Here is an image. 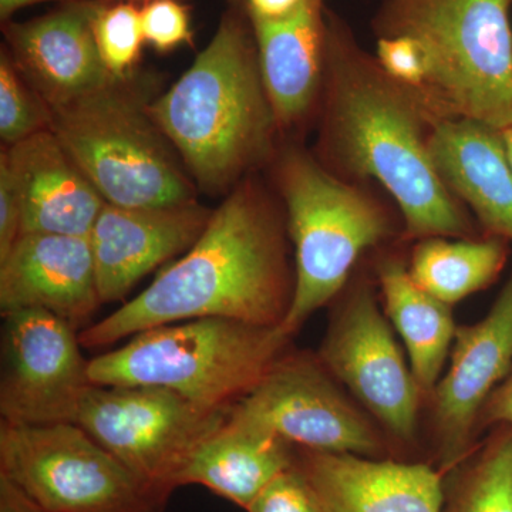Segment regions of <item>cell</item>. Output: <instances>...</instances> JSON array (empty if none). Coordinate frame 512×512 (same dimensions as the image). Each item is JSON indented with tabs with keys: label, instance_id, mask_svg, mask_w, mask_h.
Segmentation results:
<instances>
[{
	"label": "cell",
	"instance_id": "cell-1",
	"mask_svg": "<svg viewBox=\"0 0 512 512\" xmlns=\"http://www.w3.org/2000/svg\"><path fill=\"white\" fill-rule=\"evenodd\" d=\"M325 156L350 177L372 178L399 205L407 238H470V212L443 183L430 154L436 117L326 13Z\"/></svg>",
	"mask_w": 512,
	"mask_h": 512
},
{
	"label": "cell",
	"instance_id": "cell-2",
	"mask_svg": "<svg viewBox=\"0 0 512 512\" xmlns=\"http://www.w3.org/2000/svg\"><path fill=\"white\" fill-rule=\"evenodd\" d=\"M284 225L252 184L228 195L198 241L126 305L87 326L80 345L104 348L144 330L220 318L276 328L291 306Z\"/></svg>",
	"mask_w": 512,
	"mask_h": 512
},
{
	"label": "cell",
	"instance_id": "cell-3",
	"mask_svg": "<svg viewBox=\"0 0 512 512\" xmlns=\"http://www.w3.org/2000/svg\"><path fill=\"white\" fill-rule=\"evenodd\" d=\"M148 113L201 190H229L271 154L278 130L254 36L235 16Z\"/></svg>",
	"mask_w": 512,
	"mask_h": 512
},
{
	"label": "cell",
	"instance_id": "cell-4",
	"mask_svg": "<svg viewBox=\"0 0 512 512\" xmlns=\"http://www.w3.org/2000/svg\"><path fill=\"white\" fill-rule=\"evenodd\" d=\"M512 0H383L377 37L409 36L427 77L416 94L441 119L512 127Z\"/></svg>",
	"mask_w": 512,
	"mask_h": 512
},
{
	"label": "cell",
	"instance_id": "cell-5",
	"mask_svg": "<svg viewBox=\"0 0 512 512\" xmlns=\"http://www.w3.org/2000/svg\"><path fill=\"white\" fill-rule=\"evenodd\" d=\"M279 329L205 318L157 326L89 360L96 386L170 390L192 403L231 410L281 359L289 342Z\"/></svg>",
	"mask_w": 512,
	"mask_h": 512
},
{
	"label": "cell",
	"instance_id": "cell-6",
	"mask_svg": "<svg viewBox=\"0 0 512 512\" xmlns=\"http://www.w3.org/2000/svg\"><path fill=\"white\" fill-rule=\"evenodd\" d=\"M278 184L296 256L292 302L279 329L292 338L345 288L357 259L389 238L393 225L372 195L301 150L282 156Z\"/></svg>",
	"mask_w": 512,
	"mask_h": 512
},
{
	"label": "cell",
	"instance_id": "cell-7",
	"mask_svg": "<svg viewBox=\"0 0 512 512\" xmlns=\"http://www.w3.org/2000/svg\"><path fill=\"white\" fill-rule=\"evenodd\" d=\"M114 80L49 107L50 130L107 204L156 208L195 201V188L147 106Z\"/></svg>",
	"mask_w": 512,
	"mask_h": 512
},
{
	"label": "cell",
	"instance_id": "cell-8",
	"mask_svg": "<svg viewBox=\"0 0 512 512\" xmlns=\"http://www.w3.org/2000/svg\"><path fill=\"white\" fill-rule=\"evenodd\" d=\"M0 474L46 512H163L167 503L74 423L2 421Z\"/></svg>",
	"mask_w": 512,
	"mask_h": 512
},
{
	"label": "cell",
	"instance_id": "cell-9",
	"mask_svg": "<svg viewBox=\"0 0 512 512\" xmlns=\"http://www.w3.org/2000/svg\"><path fill=\"white\" fill-rule=\"evenodd\" d=\"M228 413L157 387L92 384L73 423L168 498L191 451L225 426Z\"/></svg>",
	"mask_w": 512,
	"mask_h": 512
},
{
	"label": "cell",
	"instance_id": "cell-10",
	"mask_svg": "<svg viewBox=\"0 0 512 512\" xmlns=\"http://www.w3.org/2000/svg\"><path fill=\"white\" fill-rule=\"evenodd\" d=\"M336 382L319 357L284 355L231 407L225 426L278 437L303 450L386 458L382 430Z\"/></svg>",
	"mask_w": 512,
	"mask_h": 512
},
{
	"label": "cell",
	"instance_id": "cell-11",
	"mask_svg": "<svg viewBox=\"0 0 512 512\" xmlns=\"http://www.w3.org/2000/svg\"><path fill=\"white\" fill-rule=\"evenodd\" d=\"M319 360L394 440H416L424 394L369 285L353 286L339 306Z\"/></svg>",
	"mask_w": 512,
	"mask_h": 512
},
{
	"label": "cell",
	"instance_id": "cell-12",
	"mask_svg": "<svg viewBox=\"0 0 512 512\" xmlns=\"http://www.w3.org/2000/svg\"><path fill=\"white\" fill-rule=\"evenodd\" d=\"M0 414L3 423H73L92 383L76 329L40 309L3 315Z\"/></svg>",
	"mask_w": 512,
	"mask_h": 512
},
{
	"label": "cell",
	"instance_id": "cell-13",
	"mask_svg": "<svg viewBox=\"0 0 512 512\" xmlns=\"http://www.w3.org/2000/svg\"><path fill=\"white\" fill-rule=\"evenodd\" d=\"M511 369L512 272L488 315L457 328L450 366L431 393L441 473L456 470L473 453L481 410Z\"/></svg>",
	"mask_w": 512,
	"mask_h": 512
},
{
	"label": "cell",
	"instance_id": "cell-14",
	"mask_svg": "<svg viewBox=\"0 0 512 512\" xmlns=\"http://www.w3.org/2000/svg\"><path fill=\"white\" fill-rule=\"evenodd\" d=\"M211 215L197 201L156 208L106 202L89 237L101 303L120 301L144 276L187 252Z\"/></svg>",
	"mask_w": 512,
	"mask_h": 512
},
{
	"label": "cell",
	"instance_id": "cell-15",
	"mask_svg": "<svg viewBox=\"0 0 512 512\" xmlns=\"http://www.w3.org/2000/svg\"><path fill=\"white\" fill-rule=\"evenodd\" d=\"M101 305L89 238L20 235L0 261V312L40 309L77 329Z\"/></svg>",
	"mask_w": 512,
	"mask_h": 512
},
{
	"label": "cell",
	"instance_id": "cell-16",
	"mask_svg": "<svg viewBox=\"0 0 512 512\" xmlns=\"http://www.w3.org/2000/svg\"><path fill=\"white\" fill-rule=\"evenodd\" d=\"M296 467L328 512H443V473L421 463L303 450Z\"/></svg>",
	"mask_w": 512,
	"mask_h": 512
},
{
	"label": "cell",
	"instance_id": "cell-17",
	"mask_svg": "<svg viewBox=\"0 0 512 512\" xmlns=\"http://www.w3.org/2000/svg\"><path fill=\"white\" fill-rule=\"evenodd\" d=\"M96 6L72 3L42 18L9 25L6 35L13 62L47 109L116 80L107 72L94 40Z\"/></svg>",
	"mask_w": 512,
	"mask_h": 512
},
{
	"label": "cell",
	"instance_id": "cell-18",
	"mask_svg": "<svg viewBox=\"0 0 512 512\" xmlns=\"http://www.w3.org/2000/svg\"><path fill=\"white\" fill-rule=\"evenodd\" d=\"M18 187L23 234L89 238L106 201L52 130L2 151Z\"/></svg>",
	"mask_w": 512,
	"mask_h": 512
},
{
	"label": "cell",
	"instance_id": "cell-19",
	"mask_svg": "<svg viewBox=\"0 0 512 512\" xmlns=\"http://www.w3.org/2000/svg\"><path fill=\"white\" fill-rule=\"evenodd\" d=\"M434 167L451 194L484 229L512 242V167L503 136L466 119H441L430 136Z\"/></svg>",
	"mask_w": 512,
	"mask_h": 512
},
{
	"label": "cell",
	"instance_id": "cell-20",
	"mask_svg": "<svg viewBox=\"0 0 512 512\" xmlns=\"http://www.w3.org/2000/svg\"><path fill=\"white\" fill-rule=\"evenodd\" d=\"M326 10L302 0L278 19L251 18L259 69L279 127L301 123L323 87Z\"/></svg>",
	"mask_w": 512,
	"mask_h": 512
},
{
	"label": "cell",
	"instance_id": "cell-21",
	"mask_svg": "<svg viewBox=\"0 0 512 512\" xmlns=\"http://www.w3.org/2000/svg\"><path fill=\"white\" fill-rule=\"evenodd\" d=\"M291 444L224 426L187 457L177 487L198 484L248 510L276 477L295 466Z\"/></svg>",
	"mask_w": 512,
	"mask_h": 512
},
{
	"label": "cell",
	"instance_id": "cell-22",
	"mask_svg": "<svg viewBox=\"0 0 512 512\" xmlns=\"http://www.w3.org/2000/svg\"><path fill=\"white\" fill-rule=\"evenodd\" d=\"M386 315L406 345L414 379L424 396L434 392L456 338L451 306L420 288L400 259L377 268Z\"/></svg>",
	"mask_w": 512,
	"mask_h": 512
},
{
	"label": "cell",
	"instance_id": "cell-23",
	"mask_svg": "<svg viewBox=\"0 0 512 512\" xmlns=\"http://www.w3.org/2000/svg\"><path fill=\"white\" fill-rule=\"evenodd\" d=\"M510 242L497 237L420 239L409 272L420 288L447 305L483 291L507 265Z\"/></svg>",
	"mask_w": 512,
	"mask_h": 512
},
{
	"label": "cell",
	"instance_id": "cell-24",
	"mask_svg": "<svg viewBox=\"0 0 512 512\" xmlns=\"http://www.w3.org/2000/svg\"><path fill=\"white\" fill-rule=\"evenodd\" d=\"M454 471L444 512H512V427L497 426Z\"/></svg>",
	"mask_w": 512,
	"mask_h": 512
},
{
	"label": "cell",
	"instance_id": "cell-25",
	"mask_svg": "<svg viewBox=\"0 0 512 512\" xmlns=\"http://www.w3.org/2000/svg\"><path fill=\"white\" fill-rule=\"evenodd\" d=\"M50 130L45 101L33 90L8 53L0 57V137L15 146L40 131Z\"/></svg>",
	"mask_w": 512,
	"mask_h": 512
},
{
	"label": "cell",
	"instance_id": "cell-26",
	"mask_svg": "<svg viewBox=\"0 0 512 512\" xmlns=\"http://www.w3.org/2000/svg\"><path fill=\"white\" fill-rule=\"evenodd\" d=\"M93 35L101 60L113 79L127 76L146 42L141 26V10L133 3L96 6Z\"/></svg>",
	"mask_w": 512,
	"mask_h": 512
},
{
	"label": "cell",
	"instance_id": "cell-27",
	"mask_svg": "<svg viewBox=\"0 0 512 512\" xmlns=\"http://www.w3.org/2000/svg\"><path fill=\"white\" fill-rule=\"evenodd\" d=\"M248 512H328L298 467L276 477L249 505Z\"/></svg>",
	"mask_w": 512,
	"mask_h": 512
},
{
	"label": "cell",
	"instance_id": "cell-28",
	"mask_svg": "<svg viewBox=\"0 0 512 512\" xmlns=\"http://www.w3.org/2000/svg\"><path fill=\"white\" fill-rule=\"evenodd\" d=\"M377 62L397 83L420 94L427 77L426 56L409 36L377 37Z\"/></svg>",
	"mask_w": 512,
	"mask_h": 512
},
{
	"label": "cell",
	"instance_id": "cell-29",
	"mask_svg": "<svg viewBox=\"0 0 512 512\" xmlns=\"http://www.w3.org/2000/svg\"><path fill=\"white\" fill-rule=\"evenodd\" d=\"M144 40L158 52L191 42L190 15L177 0H151L141 9Z\"/></svg>",
	"mask_w": 512,
	"mask_h": 512
},
{
	"label": "cell",
	"instance_id": "cell-30",
	"mask_svg": "<svg viewBox=\"0 0 512 512\" xmlns=\"http://www.w3.org/2000/svg\"><path fill=\"white\" fill-rule=\"evenodd\" d=\"M22 235V205L8 158L0 156V261Z\"/></svg>",
	"mask_w": 512,
	"mask_h": 512
},
{
	"label": "cell",
	"instance_id": "cell-31",
	"mask_svg": "<svg viewBox=\"0 0 512 512\" xmlns=\"http://www.w3.org/2000/svg\"><path fill=\"white\" fill-rule=\"evenodd\" d=\"M490 426L512 427V369L485 402L478 417L477 433Z\"/></svg>",
	"mask_w": 512,
	"mask_h": 512
},
{
	"label": "cell",
	"instance_id": "cell-32",
	"mask_svg": "<svg viewBox=\"0 0 512 512\" xmlns=\"http://www.w3.org/2000/svg\"><path fill=\"white\" fill-rule=\"evenodd\" d=\"M0 512H46L10 478L0 474Z\"/></svg>",
	"mask_w": 512,
	"mask_h": 512
},
{
	"label": "cell",
	"instance_id": "cell-33",
	"mask_svg": "<svg viewBox=\"0 0 512 512\" xmlns=\"http://www.w3.org/2000/svg\"><path fill=\"white\" fill-rule=\"evenodd\" d=\"M302 0H248L249 16L278 19L298 8Z\"/></svg>",
	"mask_w": 512,
	"mask_h": 512
},
{
	"label": "cell",
	"instance_id": "cell-34",
	"mask_svg": "<svg viewBox=\"0 0 512 512\" xmlns=\"http://www.w3.org/2000/svg\"><path fill=\"white\" fill-rule=\"evenodd\" d=\"M43 2H53V0H0V16L5 20L18 10L26 8V6Z\"/></svg>",
	"mask_w": 512,
	"mask_h": 512
},
{
	"label": "cell",
	"instance_id": "cell-35",
	"mask_svg": "<svg viewBox=\"0 0 512 512\" xmlns=\"http://www.w3.org/2000/svg\"><path fill=\"white\" fill-rule=\"evenodd\" d=\"M501 136H503L505 151H507L508 160H510L512 167V127L501 131Z\"/></svg>",
	"mask_w": 512,
	"mask_h": 512
}]
</instances>
